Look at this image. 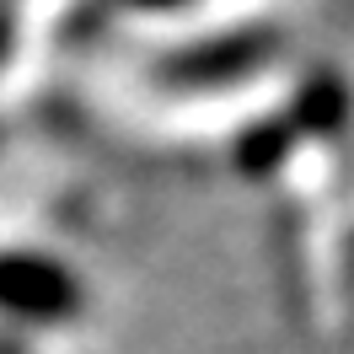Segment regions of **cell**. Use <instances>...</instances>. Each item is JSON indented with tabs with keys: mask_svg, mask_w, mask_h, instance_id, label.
<instances>
[{
	"mask_svg": "<svg viewBox=\"0 0 354 354\" xmlns=\"http://www.w3.org/2000/svg\"><path fill=\"white\" fill-rule=\"evenodd\" d=\"M0 306L27 317H59L75 306V285L65 279V268L44 258H0Z\"/></svg>",
	"mask_w": 354,
	"mask_h": 354,
	"instance_id": "1",
	"label": "cell"
}]
</instances>
